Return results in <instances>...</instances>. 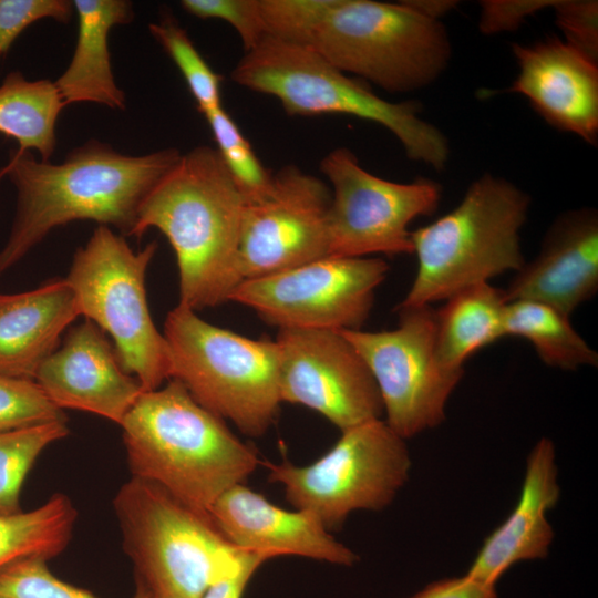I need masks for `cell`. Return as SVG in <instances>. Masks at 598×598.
<instances>
[{"instance_id": "1", "label": "cell", "mask_w": 598, "mask_h": 598, "mask_svg": "<svg viewBox=\"0 0 598 598\" xmlns=\"http://www.w3.org/2000/svg\"><path fill=\"white\" fill-rule=\"evenodd\" d=\"M174 147L126 155L97 140L73 148L54 164L25 152L10 154L0 171L17 190V209L0 250V276L20 261L53 228L94 220L130 236L144 198L177 164Z\"/></svg>"}, {"instance_id": "2", "label": "cell", "mask_w": 598, "mask_h": 598, "mask_svg": "<svg viewBox=\"0 0 598 598\" xmlns=\"http://www.w3.org/2000/svg\"><path fill=\"white\" fill-rule=\"evenodd\" d=\"M245 198L216 148L199 145L142 202L130 234L156 228L168 239L179 276L178 305L194 311L228 302L244 280L239 237Z\"/></svg>"}, {"instance_id": "3", "label": "cell", "mask_w": 598, "mask_h": 598, "mask_svg": "<svg viewBox=\"0 0 598 598\" xmlns=\"http://www.w3.org/2000/svg\"><path fill=\"white\" fill-rule=\"evenodd\" d=\"M120 426L132 476L203 513L259 464L255 447L174 379L144 391Z\"/></svg>"}, {"instance_id": "4", "label": "cell", "mask_w": 598, "mask_h": 598, "mask_svg": "<svg viewBox=\"0 0 598 598\" xmlns=\"http://www.w3.org/2000/svg\"><path fill=\"white\" fill-rule=\"evenodd\" d=\"M530 202L504 177L485 173L472 182L456 207L411 231L417 270L395 310L431 306L463 288L519 270L525 264L520 230Z\"/></svg>"}, {"instance_id": "5", "label": "cell", "mask_w": 598, "mask_h": 598, "mask_svg": "<svg viewBox=\"0 0 598 598\" xmlns=\"http://www.w3.org/2000/svg\"><path fill=\"white\" fill-rule=\"evenodd\" d=\"M230 76L240 86L275 96L289 115L357 116L390 131L412 161L435 171L448 162L446 136L422 118L417 101H386L311 48L266 37L245 53Z\"/></svg>"}, {"instance_id": "6", "label": "cell", "mask_w": 598, "mask_h": 598, "mask_svg": "<svg viewBox=\"0 0 598 598\" xmlns=\"http://www.w3.org/2000/svg\"><path fill=\"white\" fill-rule=\"evenodd\" d=\"M169 379L249 436H261L281 404L276 340L250 339L214 326L177 305L165 319Z\"/></svg>"}, {"instance_id": "7", "label": "cell", "mask_w": 598, "mask_h": 598, "mask_svg": "<svg viewBox=\"0 0 598 598\" xmlns=\"http://www.w3.org/2000/svg\"><path fill=\"white\" fill-rule=\"evenodd\" d=\"M113 507L136 586L150 598H202L238 557L240 549L209 514L148 481L132 476L120 487Z\"/></svg>"}, {"instance_id": "8", "label": "cell", "mask_w": 598, "mask_h": 598, "mask_svg": "<svg viewBox=\"0 0 598 598\" xmlns=\"http://www.w3.org/2000/svg\"><path fill=\"white\" fill-rule=\"evenodd\" d=\"M308 48L340 71L390 93L429 86L452 56L443 23L403 1L336 0Z\"/></svg>"}, {"instance_id": "9", "label": "cell", "mask_w": 598, "mask_h": 598, "mask_svg": "<svg viewBox=\"0 0 598 598\" xmlns=\"http://www.w3.org/2000/svg\"><path fill=\"white\" fill-rule=\"evenodd\" d=\"M156 250L151 241L136 252L124 236L99 225L75 251L65 278L79 315L112 337L122 369L144 391L162 386L171 371L167 343L146 297V271Z\"/></svg>"}, {"instance_id": "10", "label": "cell", "mask_w": 598, "mask_h": 598, "mask_svg": "<svg viewBox=\"0 0 598 598\" xmlns=\"http://www.w3.org/2000/svg\"><path fill=\"white\" fill-rule=\"evenodd\" d=\"M341 433L324 455L308 465L287 460L264 463L269 481L283 485L287 501L317 516L328 530L341 527L354 511L389 506L412 465L406 440L382 419Z\"/></svg>"}, {"instance_id": "11", "label": "cell", "mask_w": 598, "mask_h": 598, "mask_svg": "<svg viewBox=\"0 0 598 598\" xmlns=\"http://www.w3.org/2000/svg\"><path fill=\"white\" fill-rule=\"evenodd\" d=\"M320 168L330 183L329 257L413 254L409 225L439 207L442 187L430 178L396 183L364 169L348 147L328 153Z\"/></svg>"}, {"instance_id": "12", "label": "cell", "mask_w": 598, "mask_h": 598, "mask_svg": "<svg viewBox=\"0 0 598 598\" xmlns=\"http://www.w3.org/2000/svg\"><path fill=\"white\" fill-rule=\"evenodd\" d=\"M393 330L340 331L367 363L379 388L386 424L408 440L439 426L464 370L445 368L435 349V309H398Z\"/></svg>"}, {"instance_id": "13", "label": "cell", "mask_w": 598, "mask_h": 598, "mask_svg": "<svg viewBox=\"0 0 598 598\" xmlns=\"http://www.w3.org/2000/svg\"><path fill=\"white\" fill-rule=\"evenodd\" d=\"M388 271L389 265L379 257H326L245 279L229 301L278 329L360 330Z\"/></svg>"}, {"instance_id": "14", "label": "cell", "mask_w": 598, "mask_h": 598, "mask_svg": "<svg viewBox=\"0 0 598 598\" xmlns=\"http://www.w3.org/2000/svg\"><path fill=\"white\" fill-rule=\"evenodd\" d=\"M276 342L281 402L309 408L341 432L384 414L371 371L340 331L278 329Z\"/></svg>"}, {"instance_id": "15", "label": "cell", "mask_w": 598, "mask_h": 598, "mask_svg": "<svg viewBox=\"0 0 598 598\" xmlns=\"http://www.w3.org/2000/svg\"><path fill=\"white\" fill-rule=\"evenodd\" d=\"M330 200V187L296 165L274 174L267 193L245 203L239 237L244 280L329 257Z\"/></svg>"}, {"instance_id": "16", "label": "cell", "mask_w": 598, "mask_h": 598, "mask_svg": "<svg viewBox=\"0 0 598 598\" xmlns=\"http://www.w3.org/2000/svg\"><path fill=\"white\" fill-rule=\"evenodd\" d=\"M518 73L509 93L522 94L556 130L589 145L598 141V62L558 38L513 43Z\"/></svg>"}, {"instance_id": "17", "label": "cell", "mask_w": 598, "mask_h": 598, "mask_svg": "<svg viewBox=\"0 0 598 598\" xmlns=\"http://www.w3.org/2000/svg\"><path fill=\"white\" fill-rule=\"evenodd\" d=\"M34 381L61 410L93 413L118 425L144 392L122 369L104 332L87 319L69 329Z\"/></svg>"}, {"instance_id": "18", "label": "cell", "mask_w": 598, "mask_h": 598, "mask_svg": "<svg viewBox=\"0 0 598 598\" xmlns=\"http://www.w3.org/2000/svg\"><path fill=\"white\" fill-rule=\"evenodd\" d=\"M505 290L507 301L546 303L567 317L598 290V213L582 207L559 214L536 257L525 262Z\"/></svg>"}, {"instance_id": "19", "label": "cell", "mask_w": 598, "mask_h": 598, "mask_svg": "<svg viewBox=\"0 0 598 598\" xmlns=\"http://www.w3.org/2000/svg\"><path fill=\"white\" fill-rule=\"evenodd\" d=\"M209 515L235 547L269 559L296 555L341 566H352L359 559L310 512L280 508L244 484L223 493Z\"/></svg>"}, {"instance_id": "20", "label": "cell", "mask_w": 598, "mask_h": 598, "mask_svg": "<svg viewBox=\"0 0 598 598\" xmlns=\"http://www.w3.org/2000/svg\"><path fill=\"white\" fill-rule=\"evenodd\" d=\"M558 468L551 440L542 437L530 451L516 506L484 540L468 571L473 580L495 586L514 564L546 558L554 539L547 512L558 502Z\"/></svg>"}, {"instance_id": "21", "label": "cell", "mask_w": 598, "mask_h": 598, "mask_svg": "<svg viewBox=\"0 0 598 598\" xmlns=\"http://www.w3.org/2000/svg\"><path fill=\"white\" fill-rule=\"evenodd\" d=\"M79 316L65 278L50 279L29 291L0 295V375L34 380L40 365L59 347L61 334Z\"/></svg>"}, {"instance_id": "22", "label": "cell", "mask_w": 598, "mask_h": 598, "mask_svg": "<svg viewBox=\"0 0 598 598\" xmlns=\"http://www.w3.org/2000/svg\"><path fill=\"white\" fill-rule=\"evenodd\" d=\"M78 37L72 59L54 82L65 105L96 103L124 110L126 100L114 79L109 49L111 29L134 18L127 0H75Z\"/></svg>"}, {"instance_id": "23", "label": "cell", "mask_w": 598, "mask_h": 598, "mask_svg": "<svg viewBox=\"0 0 598 598\" xmlns=\"http://www.w3.org/2000/svg\"><path fill=\"white\" fill-rule=\"evenodd\" d=\"M504 289L480 282L450 296L435 309V349L447 369L464 370V362L480 349L505 337L507 307Z\"/></svg>"}, {"instance_id": "24", "label": "cell", "mask_w": 598, "mask_h": 598, "mask_svg": "<svg viewBox=\"0 0 598 598\" xmlns=\"http://www.w3.org/2000/svg\"><path fill=\"white\" fill-rule=\"evenodd\" d=\"M54 82L28 80L12 71L0 83V133L17 141L16 155L34 150L50 161L56 146L55 126L65 107Z\"/></svg>"}, {"instance_id": "25", "label": "cell", "mask_w": 598, "mask_h": 598, "mask_svg": "<svg viewBox=\"0 0 598 598\" xmlns=\"http://www.w3.org/2000/svg\"><path fill=\"white\" fill-rule=\"evenodd\" d=\"M505 337H520L535 348L540 360L560 370L597 367V352L573 328L569 317L538 301H509L505 311Z\"/></svg>"}, {"instance_id": "26", "label": "cell", "mask_w": 598, "mask_h": 598, "mask_svg": "<svg viewBox=\"0 0 598 598\" xmlns=\"http://www.w3.org/2000/svg\"><path fill=\"white\" fill-rule=\"evenodd\" d=\"M78 512L64 494H53L41 506L0 515V570L30 557L49 560L71 540Z\"/></svg>"}, {"instance_id": "27", "label": "cell", "mask_w": 598, "mask_h": 598, "mask_svg": "<svg viewBox=\"0 0 598 598\" xmlns=\"http://www.w3.org/2000/svg\"><path fill=\"white\" fill-rule=\"evenodd\" d=\"M68 421H58L0 433V515L21 512L23 482L39 455L68 436Z\"/></svg>"}, {"instance_id": "28", "label": "cell", "mask_w": 598, "mask_h": 598, "mask_svg": "<svg viewBox=\"0 0 598 598\" xmlns=\"http://www.w3.org/2000/svg\"><path fill=\"white\" fill-rule=\"evenodd\" d=\"M148 30L181 71L198 111L205 115L220 107L223 78L208 65L186 30L168 18L150 23Z\"/></svg>"}, {"instance_id": "29", "label": "cell", "mask_w": 598, "mask_h": 598, "mask_svg": "<svg viewBox=\"0 0 598 598\" xmlns=\"http://www.w3.org/2000/svg\"><path fill=\"white\" fill-rule=\"evenodd\" d=\"M217 152L245 202L262 197L269 189L274 174L259 161L250 143L223 106L205 114Z\"/></svg>"}, {"instance_id": "30", "label": "cell", "mask_w": 598, "mask_h": 598, "mask_svg": "<svg viewBox=\"0 0 598 598\" xmlns=\"http://www.w3.org/2000/svg\"><path fill=\"white\" fill-rule=\"evenodd\" d=\"M0 598H97L91 591L55 577L48 560L30 557L0 570ZM132 598H150L136 586Z\"/></svg>"}, {"instance_id": "31", "label": "cell", "mask_w": 598, "mask_h": 598, "mask_svg": "<svg viewBox=\"0 0 598 598\" xmlns=\"http://www.w3.org/2000/svg\"><path fill=\"white\" fill-rule=\"evenodd\" d=\"M336 0H259L266 37L309 47Z\"/></svg>"}, {"instance_id": "32", "label": "cell", "mask_w": 598, "mask_h": 598, "mask_svg": "<svg viewBox=\"0 0 598 598\" xmlns=\"http://www.w3.org/2000/svg\"><path fill=\"white\" fill-rule=\"evenodd\" d=\"M58 421L64 411L34 380L0 375V433Z\"/></svg>"}, {"instance_id": "33", "label": "cell", "mask_w": 598, "mask_h": 598, "mask_svg": "<svg viewBox=\"0 0 598 598\" xmlns=\"http://www.w3.org/2000/svg\"><path fill=\"white\" fill-rule=\"evenodd\" d=\"M181 6L197 18L219 19L229 23L238 33L245 52L266 38L259 0H183Z\"/></svg>"}, {"instance_id": "34", "label": "cell", "mask_w": 598, "mask_h": 598, "mask_svg": "<svg viewBox=\"0 0 598 598\" xmlns=\"http://www.w3.org/2000/svg\"><path fill=\"white\" fill-rule=\"evenodd\" d=\"M73 10L68 0H0V56L32 23L47 18L69 23Z\"/></svg>"}, {"instance_id": "35", "label": "cell", "mask_w": 598, "mask_h": 598, "mask_svg": "<svg viewBox=\"0 0 598 598\" xmlns=\"http://www.w3.org/2000/svg\"><path fill=\"white\" fill-rule=\"evenodd\" d=\"M551 8L564 41L598 62V2L555 0Z\"/></svg>"}, {"instance_id": "36", "label": "cell", "mask_w": 598, "mask_h": 598, "mask_svg": "<svg viewBox=\"0 0 598 598\" xmlns=\"http://www.w3.org/2000/svg\"><path fill=\"white\" fill-rule=\"evenodd\" d=\"M555 0H483L480 1V32L493 35L517 30L529 17L551 8Z\"/></svg>"}, {"instance_id": "37", "label": "cell", "mask_w": 598, "mask_h": 598, "mask_svg": "<svg viewBox=\"0 0 598 598\" xmlns=\"http://www.w3.org/2000/svg\"><path fill=\"white\" fill-rule=\"evenodd\" d=\"M269 558L240 549L235 564L217 578L202 598H241L250 578Z\"/></svg>"}, {"instance_id": "38", "label": "cell", "mask_w": 598, "mask_h": 598, "mask_svg": "<svg viewBox=\"0 0 598 598\" xmlns=\"http://www.w3.org/2000/svg\"><path fill=\"white\" fill-rule=\"evenodd\" d=\"M411 598H497L495 586L484 585L466 575L427 585Z\"/></svg>"}, {"instance_id": "39", "label": "cell", "mask_w": 598, "mask_h": 598, "mask_svg": "<svg viewBox=\"0 0 598 598\" xmlns=\"http://www.w3.org/2000/svg\"><path fill=\"white\" fill-rule=\"evenodd\" d=\"M403 2L421 16L437 21H441L443 16L458 4V1L454 0H406Z\"/></svg>"}, {"instance_id": "40", "label": "cell", "mask_w": 598, "mask_h": 598, "mask_svg": "<svg viewBox=\"0 0 598 598\" xmlns=\"http://www.w3.org/2000/svg\"><path fill=\"white\" fill-rule=\"evenodd\" d=\"M1 59H2V58L0 56V60H1Z\"/></svg>"}]
</instances>
